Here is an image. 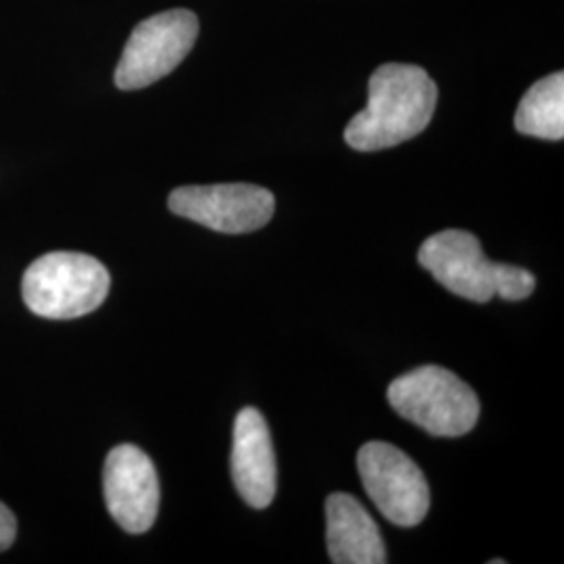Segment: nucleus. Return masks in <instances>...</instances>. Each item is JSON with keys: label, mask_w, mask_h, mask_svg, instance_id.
<instances>
[{"label": "nucleus", "mask_w": 564, "mask_h": 564, "mask_svg": "<svg viewBox=\"0 0 564 564\" xmlns=\"http://www.w3.org/2000/svg\"><path fill=\"white\" fill-rule=\"evenodd\" d=\"M437 86L419 65L384 63L368 82V105L345 128V142L362 153L419 137L433 120Z\"/></svg>", "instance_id": "1"}, {"label": "nucleus", "mask_w": 564, "mask_h": 564, "mask_svg": "<svg viewBox=\"0 0 564 564\" xmlns=\"http://www.w3.org/2000/svg\"><path fill=\"white\" fill-rule=\"evenodd\" d=\"M419 262L454 295L487 303L496 295L521 302L535 291V276L510 263L489 262L481 242L466 230H444L423 242Z\"/></svg>", "instance_id": "2"}, {"label": "nucleus", "mask_w": 564, "mask_h": 564, "mask_svg": "<svg viewBox=\"0 0 564 564\" xmlns=\"http://www.w3.org/2000/svg\"><path fill=\"white\" fill-rule=\"evenodd\" d=\"M109 286L107 268L93 256L55 251L42 256L25 270L21 295L36 316L74 321L102 305Z\"/></svg>", "instance_id": "3"}, {"label": "nucleus", "mask_w": 564, "mask_h": 564, "mask_svg": "<svg viewBox=\"0 0 564 564\" xmlns=\"http://www.w3.org/2000/svg\"><path fill=\"white\" fill-rule=\"evenodd\" d=\"M391 408L433 437H463L479 421L477 393L442 366H423L387 389Z\"/></svg>", "instance_id": "4"}, {"label": "nucleus", "mask_w": 564, "mask_h": 564, "mask_svg": "<svg viewBox=\"0 0 564 564\" xmlns=\"http://www.w3.org/2000/svg\"><path fill=\"white\" fill-rule=\"evenodd\" d=\"M199 20L193 11L174 9L141 21L121 53L116 84L121 90H139L172 74L195 46Z\"/></svg>", "instance_id": "5"}, {"label": "nucleus", "mask_w": 564, "mask_h": 564, "mask_svg": "<svg viewBox=\"0 0 564 564\" xmlns=\"http://www.w3.org/2000/svg\"><path fill=\"white\" fill-rule=\"evenodd\" d=\"M358 470L368 498L389 523L416 527L423 523L431 494L423 470L400 447L370 442L358 452Z\"/></svg>", "instance_id": "6"}, {"label": "nucleus", "mask_w": 564, "mask_h": 564, "mask_svg": "<svg viewBox=\"0 0 564 564\" xmlns=\"http://www.w3.org/2000/svg\"><path fill=\"white\" fill-rule=\"evenodd\" d=\"M170 209L191 223L202 224L224 235L260 230L274 216V195L256 184H209L181 186L170 199Z\"/></svg>", "instance_id": "7"}, {"label": "nucleus", "mask_w": 564, "mask_h": 564, "mask_svg": "<svg viewBox=\"0 0 564 564\" xmlns=\"http://www.w3.org/2000/svg\"><path fill=\"white\" fill-rule=\"evenodd\" d=\"M102 491L109 514L128 533L149 531L160 510V479L141 447L118 445L109 452L102 473Z\"/></svg>", "instance_id": "8"}, {"label": "nucleus", "mask_w": 564, "mask_h": 564, "mask_svg": "<svg viewBox=\"0 0 564 564\" xmlns=\"http://www.w3.org/2000/svg\"><path fill=\"white\" fill-rule=\"evenodd\" d=\"M232 481L242 500L262 510L276 496V460L268 424L256 408H242L232 431Z\"/></svg>", "instance_id": "9"}, {"label": "nucleus", "mask_w": 564, "mask_h": 564, "mask_svg": "<svg viewBox=\"0 0 564 564\" xmlns=\"http://www.w3.org/2000/svg\"><path fill=\"white\" fill-rule=\"evenodd\" d=\"M326 545L335 564L387 563L379 527L349 494H333L326 500Z\"/></svg>", "instance_id": "10"}, {"label": "nucleus", "mask_w": 564, "mask_h": 564, "mask_svg": "<svg viewBox=\"0 0 564 564\" xmlns=\"http://www.w3.org/2000/svg\"><path fill=\"white\" fill-rule=\"evenodd\" d=\"M514 126L521 134L563 141L564 137V74H552L535 82L517 109Z\"/></svg>", "instance_id": "11"}, {"label": "nucleus", "mask_w": 564, "mask_h": 564, "mask_svg": "<svg viewBox=\"0 0 564 564\" xmlns=\"http://www.w3.org/2000/svg\"><path fill=\"white\" fill-rule=\"evenodd\" d=\"M18 535V521L13 512L0 502V552L11 547Z\"/></svg>", "instance_id": "12"}]
</instances>
